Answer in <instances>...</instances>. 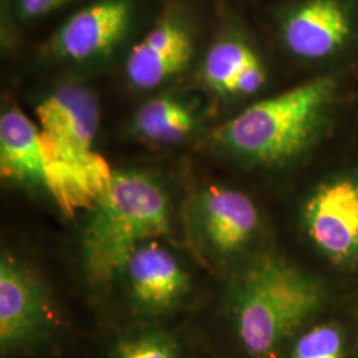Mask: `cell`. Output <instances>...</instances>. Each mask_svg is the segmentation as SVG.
<instances>
[{
  "instance_id": "1",
  "label": "cell",
  "mask_w": 358,
  "mask_h": 358,
  "mask_svg": "<svg viewBox=\"0 0 358 358\" xmlns=\"http://www.w3.org/2000/svg\"><path fill=\"white\" fill-rule=\"evenodd\" d=\"M341 294L272 243L222 278L220 319L235 358H280Z\"/></svg>"
},
{
  "instance_id": "2",
  "label": "cell",
  "mask_w": 358,
  "mask_h": 358,
  "mask_svg": "<svg viewBox=\"0 0 358 358\" xmlns=\"http://www.w3.org/2000/svg\"><path fill=\"white\" fill-rule=\"evenodd\" d=\"M36 124L45 165L44 189L65 215L88 211L115 174L94 149L100 125L96 97L84 87L63 85L38 103Z\"/></svg>"
},
{
  "instance_id": "3",
  "label": "cell",
  "mask_w": 358,
  "mask_h": 358,
  "mask_svg": "<svg viewBox=\"0 0 358 358\" xmlns=\"http://www.w3.org/2000/svg\"><path fill=\"white\" fill-rule=\"evenodd\" d=\"M336 93V78L317 77L252 103L215 129L213 141L251 165H287L320 138L332 115Z\"/></svg>"
},
{
  "instance_id": "4",
  "label": "cell",
  "mask_w": 358,
  "mask_h": 358,
  "mask_svg": "<svg viewBox=\"0 0 358 358\" xmlns=\"http://www.w3.org/2000/svg\"><path fill=\"white\" fill-rule=\"evenodd\" d=\"M88 213L81 264L93 287L115 282L137 248L170 231L166 192L155 179L138 171H115Z\"/></svg>"
},
{
  "instance_id": "5",
  "label": "cell",
  "mask_w": 358,
  "mask_h": 358,
  "mask_svg": "<svg viewBox=\"0 0 358 358\" xmlns=\"http://www.w3.org/2000/svg\"><path fill=\"white\" fill-rule=\"evenodd\" d=\"M301 252L294 259L341 294L358 282V170L313 183L294 211Z\"/></svg>"
},
{
  "instance_id": "6",
  "label": "cell",
  "mask_w": 358,
  "mask_h": 358,
  "mask_svg": "<svg viewBox=\"0 0 358 358\" xmlns=\"http://www.w3.org/2000/svg\"><path fill=\"white\" fill-rule=\"evenodd\" d=\"M195 244L222 278L273 242H267V223L260 206L247 192L210 186L190 206Z\"/></svg>"
},
{
  "instance_id": "7",
  "label": "cell",
  "mask_w": 358,
  "mask_h": 358,
  "mask_svg": "<svg viewBox=\"0 0 358 358\" xmlns=\"http://www.w3.org/2000/svg\"><path fill=\"white\" fill-rule=\"evenodd\" d=\"M63 319L48 282L31 266L11 255L0 260V352L28 356L50 345Z\"/></svg>"
},
{
  "instance_id": "8",
  "label": "cell",
  "mask_w": 358,
  "mask_h": 358,
  "mask_svg": "<svg viewBox=\"0 0 358 358\" xmlns=\"http://www.w3.org/2000/svg\"><path fill=\"white\" fill-rule=\"evenodd\" d=\"M133 317L154 324L174 316L192 300L195 282L182 260L159 241L142 244L118 273Z\"/></svg>"
},
{
  "instance_id": "9",
  "label": "cell",
  "mask_w": 358,
  "mask_h": 358,
  "mask_svg": "<svg viewBox=\"0 0 358 358\" xmlns=\"http://www.w3.org/2000/svg\"><path fill=\"white\" fill-rule=\"evenodd\" d=\"M353 32L355 16L346 0H300L282 17V41L303 60L332 57L345 48Z\"/></svg>"
},
{
  "instance_id": "10",
  "label": "cell",
  "mask_w": 358,
  "mask_h": 358,
  "mask_svg": "<svg viewBox=\"0 0 358 358\" xmlns=\"http://www.w3.org/2000/svg\"><path fill=\"white\" fill-rule=\"evenodd\" d=\"M130 0H99L73 13L53 35L52 53L60 59L84 62L110 51L133 20Z\"/></svg>"
},
{
  "instance_id": "11",
  "label": "cell",
  "mask_w": 358,
  "mask_h": 358,
  "mask_svg": "<svg viewBox=\"0 0 358 358\" xmlns=\"http://www.w3.org/2000/svg\"><path fill=\"white\" fill-rule=\"evenodd\" d=\"M192 51L190 28L177 15H167L129 52L127 76L136 88L153 90L182 72Z\"/></svg>"
},
{
  "instance_id": "12",
  "label": "cell",
  "mask_w": 358,
  "mask_h": 358,
  "mask_svg": "<svg viewBox=\"0 0 358 358\" xmlns=\"http://www.w3.org/2000/svg\"><path fill=\"white\" fill-rule=\"evenodd\" d=\"M280 358H358V325L343 294L294 334Z\"/></svg>"
},
{
  "instance_id": "13",
  "label": "cell",
  "mask_w": 358,
  "mask_h": 358,
  "mask_svg": "<svg viewBox=\"0 0 358 358\" xmlns=\"http://www.w3.org/2000/svg\"><path fill=\"white\" fill-rule=\"evenodd\" d=\"M0 173L3 178L45 183V165L38 124L20 109H8L0 118Z\"/></svg>"
},
{
  "instance_id": "14",
  "label": "cell",
  "mask_w": 358,
  "mask_h": 358,
  "mask_svg": "<svg viewBox=\"0 0 358 358\" xmlns=\"http://www.w3.org/2000/svg\"><path fill=\"white\" fill-rule=\"evenodd\" d=\"M195 124L192 112L171 96H158L142 103L134 115L136 130L154 142L173 143L185 138Z\"/></svg>"
},
{
  "instance_id": "15",
  "label": "cell",
  "mask_w": 358,
  "mask_h": 358,
  "mask_svg": "<svg viewBox=\"0 0 358 358\" xmlns=\"http://www.w3.org/2000/svg\"><path fill=\"white\" fill-rule=\"evenodd\" d=\"M257 53L239 36H226L217 40L208 50L203 62L206 83L217 92L232 94L238 78L244 68L250 64Z\"/></svg>"
},
{
  "instance_id": "16",
  "label": "cell",
  "mask_w": 358,
  "mask_h": 358,
  "mask_svg": "<svg viewBox=\"0 0 358 358\" xmlns=\"http://www.w3.org/2000/svg\"><path fill=\"white\" fill-rule=\"evenodd\" d=\"M183 348L178 333L154 322L122 334L110 358H183Z\"/></svg>"
},
{
  "instance_id": "17",
  "label": "cell",
  "mask_w": 358,
  "mask_h": 358,
  "mask_svg": "<svg viewBox=\"0 0 358 358\" xmlns=\"http://www.w3.org/2000/svg\"><path fill=\"white\" fill-rule=\"evenodd\" d=\"M68 1L69 0H16V8L22 19L31 20L53 13Z\"/></svg>"
},
{
  "instance_id": "18",
  "label": "cell",
  "mask_w": 358,
  "mask_h": 358,
  "mask_svg": "<svg viewBox=\"0 0 358 358\" xmlns=\"http://www.w3.org/2000/svg\"><path fill=\"white\" fill-rule=\"evenodd\" d=\"M343 300L358 325V282L350 291L343 294Z\"/></svg>"
}]
</instances>
